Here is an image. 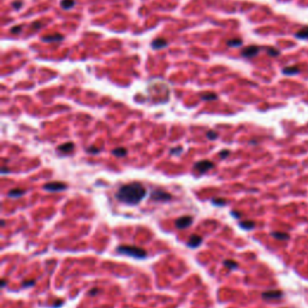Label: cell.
<instances>
[{
  "mask_svg": "<svg viewBox=\"0 0 308 308\" xmlns=\"http://www.w3.org/2000/svg\"><path fill=\"white\" fill-rule=\"evenodd\" d=\"M283 296L282 291L279 290H270V291H265L262 293V297L265 300H274V299H281Z\"/></svg>",
  "mask_w": 308,
  "mask_h": 308,
  "instance_id": "obj_8",
  "label": "cell"
},
{
  "mask_svg": "<svg viewBox=\"0 0 308 308\" xmlns=\"http://www.w3.org/2000/svg\"><path fill=\"white\" fill-rule=\"evenodd\" d=\"M300 72V69L297 66H288L283 69V74L285 75H296Z\"/></svg>",
  "mask_w": 308,
  "mask_h": 308,
  "instance_id": "obj_15",
  "label": "cell"
},
{
  "mask_svg": "<svg viewBox=\"0 0 308 308\" xmlns=\"http://www.w3.org/2000/svg\"><path fill=\"white\" fill-rule=\"evenodd\" d=\"M99 291H100L99 289H92L91 291H89V295H91V296H94V295H96Z\"/></svg>",
  "mask_w": 308,
  "mask_h": 308,
  "instance_id": "obj_31",
  "label": "cell"
},
{
  "mask_svg": "<svg viewBox=\"0 0 308 308\" xmlns=\"http://www.w3.org/2000/svg\"><path fill=\"white\" fill-rule=\"evenodd\" d=\"M272 236L277 240H288L289 238V235L284 232H272Z\"/></svg>",
  "mask_w": 308,
  "mask_h": 308,
  "instance_id": "obj_20",
  "label": "cell"
},
{
  "mask_svg": "<svg viewBox=\"0 0 308 308\" xmlns=\"http://www.w3.org/2000/svg\"><path fill=\"white\" fill-rule=\"evenodd\" d=\"M1 172H3V173H7V172H8L7 167H5V166H4V167H1Z\"/></svg>",
  "mask_w": 308,
  "mask_h": 308,
  "instance_id": "obj_33",
  "label": "cell"
},
{
  "mask_svg": "<svg viewBox=\"0 0 308 308\" xmlns=\"http://www.w3.org/2000/svg\"><path fill=\"white\" fill-rule=\"evenodd\" d=\"M64 39L63 35L60 34H53V35H48V36H43V41L46 42H57V41H62Z\"/></svg>",
  "mask_w": 308,
  "mask_h": 308,
  "instance_id": "obj_10",
  "label": "cell"
},
{
  "mask_svg": "<svg viewBox=\"0 0 308 308\" xmlns=\"http://www.w3.org/2000/svg\"><path fill=\"white\" fill-rule=\"evenodd\" d=\"M76 1L75 0H62V3H60V6L64 8V10H70L75 6Z\"/></svg>",
  "mask_w": 308,
  "mask_h": 308,
  "instance_id": "obj_17",
  "label": "cell"
},
{
  "mask_svg": "<svg viewBox=\"0 0 308 308\" xmlns=\"http://www.w3.org/2000/svg\"><path fill=\"white\" fill-rule=\"evenodd\" d=\"M112 154L118 156V158H122V156H125L128 154V149L124 147H118V148H114L112 151Z\"/></svg>",
  "mask_w": 308,
  "mask_h": 308,
  "instance_id": "obj_14",
  "label": "cell"
},
{
  "mask_svg": "<svg viewBox=\"0 0 308 308\" xmlns=\"http://www.w3.org/2000/svg\"><path fill=\"white\" fill-rule=\"evenodd\" d=\"M151 199L154 201H170L172 196L171 194H168L167 192L165 190H161V189H154L152 193H151Z\"/></svg>",
  "mask_w": 308,
  "mask_h": 308,
  "instance_id": "obj_3",
  "label": "cell"
},
{
  "mask_svg": "<svg viewBox=\"0 0 308 308\" xmlns=\"http://www.w3.org/2000/svg\"><path fill=\"white\" fill-rule=\"evenodd\" d=\"M193 223V217L190 215H184V217H181L176 219L175 224H176V227L178 229H185V227L190 226V224Z\"/></svg>",
  "mask_w": 308,
  "mask_h": 308,
  "instance_id": "obj_6",
  "label": "cell"
},
{
  "mask_svg": "<svg viewBox=\"0 0 308 308\" xmlns=\"http://www.w3.org/2000/svg\"><path fill=\"white\" fill-rule=\"evenodd\" d=\"M214 167V164L210 160H201V161H197L195 165H194V170H196L197 172H201V173H205L207 171H210L211 168Z\"/></svg>",
  "mask_w": 308,
  "mask_h": 308,
  "instance_id": "obj_4",
  "label": "cell"
},
{
  "mask_svg": "<svg viewBox=\"0 0 308 308\" xmlns=\"http://www.w3.org/2000/svg\"><path fill=\"white\" fill-rule=\"evenodd\" d=\"M1 286H3V288H4V286H6V281H5V279H3V281H1Z\"/></svg>",
  "mask_w": 308,
  "mask_h": 308,
  "instance_id": "obj_36",
  "label": "cell"
},
{
  "mask_svg": "<svg viewBox=\"0 0 308 308\" xmlns=\"http://www.w3.org/2000/svg\"><path fill=\"white\" fill-rule=\"evenodd\" d=\"M1 226H5V220H1Z\"/></svg>",
  "mask_w": 308,
  "mask_h": 308,
  "instance_id": "obj_37",
  "label": "cell"
},
{
  "mask_svg": "<svg viewBox=\"0 0 308 308\" xmlns=\"http://www.w3.org/2000/svg\"><path fill=\"white\" fill-rule=\"evenodd\" d=\"M224 265L227 267V269H231V270L237 269V262L234 261V260H225L224 261Z\"/></svg>",
  "mask_w": 308,
  "mask_h": 308,
  "instance_id": "obj_22",
  "label": "cell"
},
{
  "mask_svg": "<svg viewBox=\"0 0 308 308\" xmlns=\"http://www.w3.org/2000/svg\"><path fill=\"white\" fill-rule=\"evenodd\" d=\"M22 30V25H19V27H13L12 29H11V33L12 34H17V33H19Z\"/></svg>",
  "mask_w": 308,
  "mask_h": 308,
  "instance_id": "obj_28",
  "label": "cell"
},
{
  "mask_svg": "<svg viewBox=\"0 0 308 308\" xmlns=\"http://www.w3.org/2000/svg\"><path fill=\"white\" fill-rule=\"evenodd\" d=\"M147 194V189L138 182L122 185L116 194V199L126 205H138Z\"/></svg>",
  "mask_w": 308,
  "mask_h": 308,
  "instance_id": "obj_1",
  "label": "cell"
},
{
  "mask_svg": "<svg viewBox=\"0 0 308 308\" xmlns=\"http://www.w3.org/2000/svg\"><path fill=\"white\" fill-rule=\"evenodd\" d=\"M266 51H267V53H269L270 55H273V57L279 55V51H278V49H274V48H267Z\"/></svg>",
  "mask_w": 308,
  "mask_h": 308,
  "instance_id": "obj_25",
  "label": "cell"
},
{
  "mask_svg": "<svg viewBox=\"0 0 308 308\" xmlns=\"http://www.w3.org/2000/svg\"><path fill=\"white\" fill-rule=\"evenodd\" d=\"M254 222H241L240 223V226L242 227V229H246V230H250L254 227Z\"/></svg>",
  "mask_w": 308,
  "mask_h": 308,
  "instance_id": "obj_19",
  "label": "cell"
},
{
  "mask_svg": "<svg viewBox=\"0 0 308 308\" xmlns=\"http://www.w3.org/2000/svg\"><path fill=\"white\" fill-rule=\"evenodd\" d=\"M260 52V47L257 46H249V47H246L243 51H242V57L247 58V59H250V58H254L257 53Z\"/></svg>",
  "mask_w": 308,
  "mask_h": 308,
  "instance_id": "obj_7",
  "label": "cell"
},
{
  "mask_svg": "<svg viewBox=\"0 0 308 308\" xmlns=\"http://www.w3.org/2000/svg\"><path fill=\"white\" fill-rule=\"evenodd\" d=\"M25 193H27V192H25L24 189H19V188H16V189L10 190V192L7 193V196H8V197H13V199H16V197H21V196H23Z\"/></svg>",
  "mask_w": 308,
  "mask_h": 308,
  "instance_id": "obj_11",
  "label": "cell"
},
{
  "mask_svg": "<svg viewBox=\"0 0 308 308\" xmlns=\"http://www.w3.org/2000/svg\"><path fill=\"white\" fill-rule=\"evenodd\" d=\"M229 154H230V152L227 151V149H225V151L220 152V154H219V155H220V158H222V159H224V158H226V156L229 155Z\"/></svg>",
  "mask_w": 308,
  "mask_h": 308,
  "instance_id": "obj_30",
  "label": "cell"
},
{
  "mask_svg": "<svg viewBox=\"0 0 308 308\" xmlns=\"http://www.w3.org/2000/svg\"><path fill=\"white\" fill-rule=\"evenodd\" d=\"M41 25H42V23H34V24H33L34 28H40Z\"/></svg>",
  "mask_w": 308,
  "mask_h": 308,
  "instance_id": "obj_34",
  "label": "cell"
},
{
  "mask_svg": "<svg viewBox=\"0 0 308 308\" xmlns=\"http://www.w3.org/2000/svg\"><path fill=\"white\" fill-rule=\"evenodd\" d=\"M22 5H23V4H22L21 1H17V3H13V4H12V6H13L15 8H18V7H21Z\"/></svg>",
  "mask_w": 308,
  "mask_h": 308,
  "instance_id": "obj_32",
  "label": "cell"
},
{
  "mask_svg": "<svg viewBox=\"0 0 308 308\" xmlns=\"http://www.w3.org/2000/svg\"><path fill=\"white\" fill-rule=\"evenodd\" d=\"M232 215H235V218H240L241 217V214L237 213V212H232Z\"/></svg>",
  "mask_w": 308,
  "mask_h": 308,
  "instance_id": "obj_35",
  "label": "cell"
},
{
  "mask_svg": "<svg viewBox=\"0 0 308 308\" xmlns=\"http://www.w3.org/2000/svg\"><path fill=\"white\" fill-rule=\"evenodd\" d=\"M201 99H202V100H215L217 94H214V93H206V94L201 95Z\"/></svg>",
  "mask_w": 308,
  "mask_h": 308,
  "instance_id": "obj_21",
  "label": "cell"
},
{
  "mask_svg": "<svg viewBox=\"0 0 308 308\" xmlns=\"http://www.w3.org/2000/svg\"><path fill=\"white\" fill-rule=\"evenodd\" d=\"M117 252L124 254V255H129L133 257H137V259H143L147 255V252L145 249L136 246H129V244H122L117 248Z\"/></svg>",
  "mask_w": 308,
  "mask_h": 308,
  "instance_id": "obj_2",
  "label": "cell"
},
{
  "mask_svg": "<svg viewBox=\"0 0 308 308\" xmlns=\"http://www.w3.org/2000/svg\"><path fill=\"white\" fill-rule=\"evenodd\" d=\"M74 143L72 142H66V143H63L58 147V151L59 152H64V153H67V152H71L74 149Z\"/></svg>",
  "mask_w": 308,
  "mask_h": 308,
  "instance_id": "obj_12",
  "label": "cell"
},
{
  "mask_svg": "<svg viewBox=\"0 0 308 308\" xmlns=\"http://www.w3.org/2000/svg\"><path fill=\"white\" fill-rule=\"evenodd\" d=\"M35 283V281L33 279V281H25V282H23V286L24 288H27V286H30V285H33Z\"/></svg>",
  "mask_w": 308,
  "mask_h": 308,
  "instance_id": "obj_29",
  "label": "cell"
},
{
  "mask_svg": "<svg viewBox=\"0 0 308 308\" xmlns=\"http://www.w3.org/2000/svg\"><path fill=\"white\" fill-rule=\"evenodd\" d=\"M207 138L208 140H215V138L218 137V133H215V131H213V130H211V131H208L207 133Z\"/></svg>",
  "mask_w": 308,
  "mask_h": 308,
  "instance_id": "obj_24",
  "label": "cell"
},
{
  "mask_svg": "<svg viewBox=\"0 0 308 308\" xmlns=\"http://www.w3.org/2000/svg\"><path fill=\"white\" fill-rule=\"evenodd\" d=\"M182 151H183V148H182V147H176V148H172L170 153L173 154V155H178V154H181V153H182Z\"/></svg>",
  "mask_w": 308,
  "mask_h": 308,
  "instance_id": "obj_26",
  "label": "cell"
},
{
  "mask_svg": "<svg viewBox=\"0 0 308 308\" xmlns=\"http://www.w3.org/2000/svg\"><path fill=\"white\" fill-rule=\"evenodd\" d=\"M166 46H167V41L164 39H156L155 41L152 42V47L155 49H160V48H164Z\"/></svg>",
  "mask_w": 308,
  "mask_h": 308,
  "instance_id": "obj_13",
  "label": "cell"
},
{
  "mask_svg": "<svg viewBox=\"0 0 308 308\" xmlns=\"http://www.w3.org/2000/svg\"><path fill=\"white\" fill-rule=\"evenodd\" d=\"M295 36H296L297 39H300V40H308V27L301 29L300 32H297V33L295 34Z\"/></svg>",
  "mask_w": 308,
  "mask_h": 308,
  "instance_id": "obj_16",
  "label": "cell"
},
{
  "mask_svg": "<svg viewBox=\"0 0 308 308\" xmlns=\"http://www.w3.org/2000/svg\"><path fill=\"white\" fill-rule=\"evenodd\" d=\"M242 40L240 39H235V40H229L227 41V46H230V47H238V46H242Z\"/></svg>",
  "mask_w": 308,
  "mask_h": 308,
  "instance_id": "obj_18",
  "label": "cell"
},
{
  "mask_svg": "<svg viewBox=\"0 0 308 308\" xmlns=\"http://www.w3.org/2000/svg\"><path fill=\"white\" fill-rule=\"evenodd\" d=\"M43 189L48 192H63L66 189V184L63 182H51L43 185Z\"/></svg>",
  "mask_w": 308,
  "mask_h": 308,
  "instance_id": "obj_5",
  "label": "cell"
},
{
  "mask_svg": "<svg viewBox=\"0 0 308 308\" xmlns=\"http://www.w3.org/2000/svg\"><path fill=\"white\" fill-rule=\"evenodd\" d=\"M87 152L88 153H91V154H96V153H99L100 151H99V148H96V147H89V148H87Z\"/></svg>",
  "mask_w": 308,
  "mask_h": 308,
  "instance_id": "obj_27",
  "label": "cell"
},
{
  "mask_svg": "<svg viewBox=\"0 0 308 308\" xmlns=\"http://www.w3.org/2000/svg\"><path fill=\"white\" fill-rule=\"evenodd\" d=\"M202 242V238L200 236H197V235H193L190 237V240L188 241V247H190V248H196L200 246V243Z\"/></svg>",
  "mask_w": 308,
  "mask_h": 308,
  "instance_id": "obj_9",
  "label": "cell"
},
{
  "mask_svg": "<svg viewBox=\"0 0 308 308\" xmlns=\"http://www.w3.org/2000/svg\"><path fill=\"white\" fill-rule=\"evenodd\" d=\"M212 203H214L217 206H223V205H226V200L225 199H222V197H218V199H213Z\"/></svg>",
  "mask_w": 308,
  "mask_h": 308,
  "instance_id": "obj_23",
  "label": "cell"
}]
</instances>
